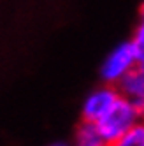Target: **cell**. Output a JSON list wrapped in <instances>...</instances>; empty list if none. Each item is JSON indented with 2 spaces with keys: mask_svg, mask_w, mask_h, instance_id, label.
Instances as JSON below:
<instances>
[{
  "mask_svg": "<svg viewBox=\"0 0 144 146\" xmlns=\"http://www.w3.org/2000/svg\"><path fill=\"white\" fill-rule=\"evenodd\" d=\"M139 120H142V116H141L139 109L135 108V104L125 99L120 93V97L111 106V109L95 125H97L100 135L104 137L106 144L109 146L114 141H118L123 134H127Z\"/></svg>",
  "mask_w": 144,
  "mask_h": 146,
  "instance_id": "6da1fadb",
  "label": "cell"
},
{
  "mask_svg": "<svg viewBox=\"0 0 144 146\" xmlns=\"http://www.w3.org/2000/svg\"><path fill=\"white\" fill-rule=\"evenodd\" d=\"M139 58H141V51L137 49V46L132 40L118 44L106 56L104 64L100 67L102 79L106 81V85L116 86L130 70H133L137 67Z\"/></svg>",
  "mask_w": 144,
  "mask_h": 146,
  "instance_id": "7a4b0ae2",
  "label": "cell"
},
{
  "mask_svg": "<svg viewBox=\"0 0 144 146\" xmlns=\"http://www.w3.org/2000/svg\"><path fill=\"white\" fill-rule=\"evenodd\" d=\"M118 97H120V92L112 85H102L95 88L83 102V109H81L83 121L97 123L111 109V106L116 102Z\"/></svg>",
  "mask_w": 144,
  "mask_h": 146,
  "instance_id": "3957f363",
  "label": "cell"
},
{
  "mask_svg": "<svg viewBox=\"0 0 144 146\" xmlns=\"http://www.w3.org/2000/svg\"><path fill=\"white\" fill-rule=\"evenodd\" d=\"M76 146H107L95 123L83 121L76 132Z\"/></svg>",
  "mask_w": 144,
  "mask_h": 146,
  "instance_id": "277c9868",
  "label": "cell"
},
{
  "mask_svg": "<svg viewBox=\"0 0 144 146\" xmlns=\"http://www.w3.org/2000/svg\"><path fill=\"white\" fill-rule=\"evenodd\" d=\"M109 146H144V118L139 120L127 134H123L118 141Z\"/></svg>",
  "mask_w": 144,
  "mask_h": 146,
  "instance_id": "5b68a950",
  "label": "cell"
},
{
  "mask_svg": "<svg viewBox=\"0 0 144 146\" xmlns=\"http://www.w3.org/2000/svg\"><path fill=\"white\" fill-rule=\"evenodd\" d=\"M132 42L137 46V49L144 51V7H142V13H141V23L135 30V34H133V39H132Z\"/></svg>",
  "mask_w": 144,
  "mask_h": 146,
  "instance_id": "8992f818",
  "label": "cell"
},
{
  "mask_svg": "<svg viewBox=\"0 0 144 146\" xmlns=\"http://www.w3.org/2000/svg\"><path fill=\"white\" fill-rule=\"evenodd\" d=\"M137 67H139V70L144 74V51L141 53V58H139V64H137Z\"/></svg>",
  "mask_w": 144,
  "mask_h": 146,
  "instance_id": "52a82bcc",
  "label": "cell"
},
{
  "mask_svg": "<svg viewBox=\"0 0 144 146\" xmlns=\"http://www.w3.org/2000/svg\"><path fill=\"white\" fill-rule=\"evenodd\" d=\"M49 146H69L67 143H61V141H56V143H51Z\"/></svg>",
  "mask_w": 144,
  "mask_h": 146,
  "instance_id": "ba28073f",
  "label": "cell"
}]
</instances>
